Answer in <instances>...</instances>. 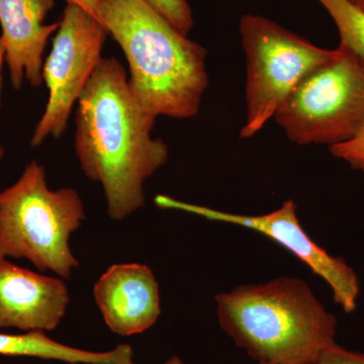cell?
<instances>
[{"instance_id": "7c38bea8", "label": "cell", "mask_w": 364, "mask_h": 364, "mask_svg": "<svg viewBox=\"0 0 364 364\" xmlns=\"http://www.w3.org/2000/svg\"><path fill=\"white\" fill-rule=\"evenodd\" d=\"M0 355L11 358L25 356L69 364H98L114 363L133 355V349L129 344H119L109 351H88L60 343L47 336L46 332L32 331L23 334L0 333Z\"/></svg>"}, {"instance_id": "ffe728a7", "label": "cell", "mask_w": 364, "mask_h": 364, "mask_svg": "<svg viewBox=\"0 0 364 364\" xmlns=\"http://www.w3.org/2000/svg\"><path fill=\"white\" fill-rule=\"evenodd\" d=\"M352 4H355L359 9H363L364 11V0H349Z\"/></svg>"}, {"instance_id": "9a60e30c", "label": "cell", "mask_w": 364, "mask_h": 364, "mask_svg": "<svg viewBox=\"0 0 364 364\" xmlns=\"http://www.w3.org/2000/svg\"><path fill=\"white\" fill-rule=\"evenodd\" d=\"M332 156L342 160L352 169L364 172V124L351 140L329 147Z\"/></svg>"}, {"instance_id": "8992f818", "label": "cell", "mask_w": 364, "mask_h": 364, "mask_svg": "<svg viewBox=\"0 0 364 364\" xmlns=\"http://www.w3.org/2000/svg\"><path fill=\"white\" fill-rule=\"evenodd\" d=\"M273 119L298 145L351 140L364 124V66L338 46L337 56L309 74Z\"/></svg>"}, {"instance_id": "277c9868", "label": "cell", "mask_w": 364, "mask_h": 364, "mask_svg": "<svg viewBox=\"0 0 364 364\" xmlns=\"http://www.w3.org/2000/svg\"><path fill=\"white\" fill-rule=\"evenodd\" d=\"M85 219L75 189L51 191L45 167L28 163L18 181L0 191V258L26 259L40 272L70 279L80 263L69 240Z\"/></svg>"}, {"instance_id": "5b68a950", "label": "cell", "mask_w": 364, "mask_h": 364, "mask_svg": "<svg viewBox=\"0 0 364 364\" xmlns=\"http://www.w3.org/2000/svg\"><path fill=\"white\" fill-rule=\"evenodd\" d=\"M239 28L247 60V114L240 138L248 139L264 128L309 74L337 56L338 48L318 47L258 14L242 16Z\"/></svg>"}, {"instance_id": "d6986e66", "label": "cell", "mask_w": 364, "mask_h": 364, "mask_svg": "<svg viewBox=\"0 0 364 364\" xmlns=\"http://www.w3.org/2000/svg\"><path fill=\"white\" fill-rule=\"evenodd\" d=\"M98 364H135L133 361V355L128 356V358H124L121 359V360L114 361V363H98ZM164 364H183L182 363L181 359L177 358V356H174V358H171L168 359Z\"/></svg>"}, {"instance_id": "ba28073f", "label": "cell", "mask_w": 364, "mask_h": 364, "mask_svg": "<svg viewBox=\"0 0 364 364\" xmlns=\"http://www.w3.org/2000/svg\"><path fill=\"white\" fill-rule=\"evenodd\" d=\"M155 203L160 208L182 210L210 221L237 225L264 235L293 253L315 274L322 277L331 287L334 301L344 312L352 313L355 310L360 294L358 275L344 259L330 255L306 233L299 224L296 205L293 200H287L269 214L260 215L223 212L162 195L156 196Z\"/></svg>"}, {"instance_id": "5bb4252c", "label": "cell", "mask_w": 364, "mask_h": 364, "mask_svg": "<svg viewBox=\"0 0 364 364\" xmlns=\"http://www.w3.org/2000/svg\"><path fill=\"white\" fill-rule=\"evenodd\" d=\"M171 25L188 35L195 25L193 11L188 0H145Z\"/></svg>"}, {"instance_id": "3957f363", "label": "cell", "mask_w": 364, "mask_h": 364, "mask_svg": "<svg viewBox=\"0 0 364 364\" xmlns=\"http://www.w3.org/2000/svg\"><path fill=\"white\" fill-rule=\"evenodd\" d=\"M215 304L222 329L258 364H313L336 343V318L296 277L240 286Z\"/></svg>"}, {"instance_id": "4fadbf2b", "label": "cell", "mask_w": 364, "mask_h": 364, "mask_svg": "<svg viewBox=\"0 0 364 364\" xmlns=\"http://www.w3.org/2000/svg\"><path fill=\"white\" fill-rule=\"evenodd\" d=\"M334 21L340 44L364 66V11L349 0H318Z\"/></svg>"}, {"instance_id": "e0dca14e", "label": "cell", "mask_w": 364, "mask_h": 364, "mask_svg": "<svg viewBox=\"0 0 364 364\" xmlns=\"http://www.w3.org/2000/svg\"><path fill=\"white\" fill-rule=\"evenodd\" d=\"M65 1L67 4H77V6L83 7L100 20V0H65Z\"/></svg>"}, {"instance_id": "8fae6325", "label": "cell", "mask_w": 364, "mask_h": 364, "mask_svg": "<svg viewBox=\"0 0 364 364\" xmlns=\"http://www.w3.org/2000/svg\"><path fill=\"white\" fill-rule=\"evenodd\" d=\"M55 0H0L1 39L14 90L25 81L39 87L43 81L48 41L58 31L60 21L45 25Z\"/></svg>"}, {"instance_id": "30bf717a", "label": "cell", "mask_w": 364, "mask_h": 364, "mask_svg": "<svg viewBox=\"0 0 364 364\" xmlns=\"http://www.w3.org/2000/svg\"><path fill=\"white\" fill-rule=\"evenodd\" d=\"M93 294L105 324L121 336L147 331L161 314L158 282L147 265H112L95 284Z\"/></svg>"}, {"instance_id": "2e32d148", "label": "cell", "mask_w": 364, "mask_h": 364, "mask_svg": "<svg viewBox=\"0 0 364 364\" xmlns=\"http://www.w3.org/2000/svg\"><path fill=\"white\" fill-rule=\"evenodd\" d=\"M313 364H364V353L347 350L335 343L326 348Z\"/></svg>"}, {"instance_id": "9c48e42d", "label": "cell", "mask_w": 364, "mask_h": 364, "mask_svg": "<svg viewBox=\"0 0 364 364\" xmlns=\"http://www.w3.org/2000/svg\"><path fill=\"white\" fill-rule=\"evenodd\" d=\"M70 303L61 277H47L0 258V329H56Z\"/></svg>"}, {"instance_id": "ac0fdd59", "label": "cell", "mask_w": 364, "mask_h": 364, "mask_svg": "<svg viewBox=\"0 0 364 364\" xmlns=\"http://www.w3.org/2000/svg\"><path fill=\"white\" fill-rule=\"evenodd\" d=\"M4 62H6V50H4V41L0 38V97H1L2 68H4ZM4 156V148L0 146V163H1Z\"/></svg>"}, {"instance_id": "52a82bcc", "label": "cell", "mask_w": 364, "mask_h": 364, "mask_svg": "<svg viewBox=\"0 0 364 364\" xmlns=\"http://www.w3.org/2000/svg\"><path fill=\"white\" fill-rule=\"evenodd\" d=\"M59 21L51 51L43 65V81L49 97L31 140L33 147L65 133L72 109L104 59L102 49L109 33L95 14L77 4H67Z\"/></svg>"}, {"instance_id": "6da1fadb", "label": "cell", "mask_w": 364, "mask_h": 364, "mask_svg": "<svg viewBox=\"0 0 364 364\" xmlns=\"http://www.w3.org/2000/svg\"><path fill=\"white\" fill-rule=\"evenodd\" d=\"M155 123L136 104L124 66L102 59L77 102L74 145L85 176L102 186L114 221L145 205L144 183L168 161L166 143L152 136Z\"/></svg>"}, {"instance_id": "7a4b0ae2", "label": "cell", "mask_w": 364, "mask_h": 364, "mask_svg": "<svg viewBox=\"0 0 364 364\" xmlns=\"http://www.w3.org/2000/svg\"><path fill=\"white\" fill-rule=\"evenodd\" d=\"M100 18L123 50L132 95L144 111L178 119L200 112L208 86L202 45L145 0H100Z\"/></svg>"}]
</instances>
